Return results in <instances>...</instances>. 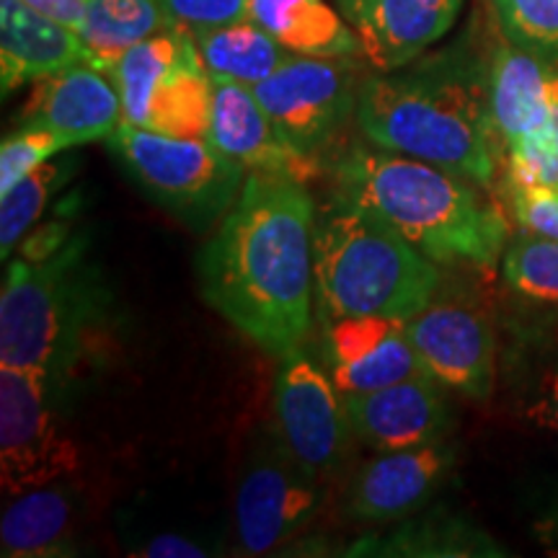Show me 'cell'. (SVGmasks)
Wrapping results in <instances>:
<instances>
[{
	"label": "cell",
	"instance_id": "cell-1",
	"mask_svg": "<svg viewBox=\"0 0 558 558\" xmlns=\"http://www.w3.org/2000/svg\"><path fill=\"white\" fill-rule=\"evenodd\" d=\"M305 186L248 173L197 256L202 298L271 357L295 352L311 329L316 205Z\"/></svg>",
	"mask_w": 558,
	"mask_h": 558
},
{
	"label": "cell",
	"instance_id": "cell-2",
	"mask_svg": "<svg viewBox=\"0 0 558 558\" xmlns=\"http://www.w3.org/2000/svg\"><path fill=\"white\" fill-rule=\"evenodd\" d=\"M354 120L367 143L492 190L505 145L488 109V60L452 50L362 81Z\"/></svg>",
	"mask_w": 558,
	"mask_h": 558
},
{
	"label": "cell",
	"instance_id": "cell-3",
	"mask_svg": "<svg viewBox=\"0 0 558 558\" xmlns=\"http://www.w3.org/2000/svg\"><path fill=\"white\" fill-rule=\"evenodd\" d=\"M331 177L333 197L388 222L439 267L494 271L501 264L509 222L484 186L373 143L341 150Z\"/></svg>",
	"mask_w": 558,
	"mask_h": 558
},
{
	"label": "cell",
	"instance_id": "cell-4",
	"mask_svg": "<svg viewBox=\"0 0 558 558\" xmlns=\"http://www.w3.org/2000/svg\"><path fill=\"white\" fill-rule=\"evenodd\" d=\"M313 279L326 320H409L435 298L442 271L401 233L352 202L333 197L316 218Z\"/></svg>",
	"mask_w": 558,
	"mask_h": 558
},
{
	"label": "cell",
	"instance_id": "cell-5",
	"mask_svg": "<svg viewBox=\"0 0 558 558\" xmlns=\"http://www.w3.org/2000/svg\"><path fill=\"white\" fill-rule=\"evenodd\" d=\"M96 305L86 243L62 241L45 256L11 262L0 292V365L62 367Z\"/></svg>",
	"mask_w": 558,
	"mask_h": 558
},
{
	"label": "cell",
	"instance_id": "cell-6",
	"mask_svg": "<svg viewBox=\"0 0 558 558\" xmlns=\"http://www.w3.org/2000/svg\"><path fill=\"white\" fill-rule=\"evenodd\" d=\"M107 145L143 192L192 230L226 218L248 177L207 137L160 135L122 120Z\"/></svg>",
	"mask_w": 558,
	"mask_h": 558
},
{
	"label": "cell",
	"instance_id": "cell-7",
	"mask_svg": "<svg viewBox=\"0 0 558 558\" xmlns=\"http://www.w3.org/2000/svg\"><path fill=\"white\" fill-rule=\"evenodd\" d=\"M124 122L171 137H207L213 75L190 29L169 26L111 68Z\"/></svg>",
	"mask_w": 558,
	"mask_h": 558
},
{
	"label": "cell",
	"instance_id": "cell-8",
	"mask_svg": "<svg viewBox=\"0 0 558 558\" xmlns=\"http://www.w3.org/2000/svg\"><path fill=\"white\" fill-rule=\"evenodd\" d=\"M411 347L427 375L452 393L488 401L497 388L499 339L492 305L476 290L439 284L435 298L407 320Z\"/></svg>",
	"mask_w": 558,
	"mask_h": 558
},
{
	"label": "cell",
	"instance_id": "cell-9",
	"mask_svg": "<svg viewBox=\"0 0 558 558\" xmlns=\"http://www.w3.org/2000/svg\"><path fill=\"white\" fill-rule=\"evenodd\" d=\"M50 375L0 365V486L5 497L73 476L81 450L54 414Z\"/></svg>",
	"mask_w": 558,
	"mask_h": 558
},
{
	"label": "cell",
	"instance_id": "cell-10",
	"mask_svg": "<svg viewBox=\"0 0 558 558\" xmlns=\"http://www.w3.org/2000/svg\"><path fill=\"white\" fill-rule=\"evenodd\" d=\"M324 507L320 476L295 458L282 437L254 445L235 488V535L246 556H264L295 541Z\"/></svg>",
	"mask_w": 558,
	"mask_h": 558
},
{
	"label": "cell",
	"instance_id": "cell-11",
	"mask_svg": "<svg viewBox=\"0 0 558 558\" xmlns=\"http://www.w3.org/2000/svg\"><path fill=\"white\" fill-rule=\"evenodd\" d=\"M349 58H305L292 54L254 94L292 148L318 158L337 132L357 111L360 86Z\"/></svg>",
	"mask_w": 558,
	"mask_h": 558
},
{
	"label": "cell",
	"instance_id": "cell-12",
	"mask_svg": "<svg viewBox=\"0 0 558 558\" xmlns=\"http://www.w3.org/2000/svg\"><path fill=\"white\" fill-rule=\"evenodd\" d=\"M275 378V416L282 442L316 476H333L352 450L344 396L331 375L303 349L279 357Z\"/></svg>",
	"mask_w": 558,
	"mask_h": 558
},
{
	"label": "cell",
	"instance_id": "cell-13",
	"mask_svg": "<svg viewBox=\"0 0 558 558\" xmlns=\"http://www.w3.org/2000/svg\"><path fill=\"white\" fill-rule=\"evenodd\" d=\"M456 460L458 448L450 437L418 448L375 452L349 488V514L380 525L422 512L445 486Z\"/></svg>",
	"mask_w": 558,
	"mask_h": 558
},
{
	"label": "cell",
	"instance_id": "cell-14",
	"mask_svg": "<svg viewBox=\"0 0 558 558\" xmlns=\"http://www.w3.org/2000/svg\"><path fill=\"white\" fill-rule=\"evenodd\" d=\"M442 383L416 375L369 393L344 396L349 427L373 452L418 448L450 437L452 409Z\"/></svg>",
	"mask_w": 558,
	"mask_h": 558
},
{
	"label": "cell",
	"instance_id": "cell-15",
	"mask_svg": "<svg viewBox=\"0 0 558 558\" xmlns=\"http://www.w3.org/2000/svg\"><path fill=\"white\" fill-rule=\"evenodd\" d=\"M324 357L326 373L341 396L369 393L427 375L409 341L407 320L396 318L349 316L326 320Z\"/></svg>",
	"mask_w": 558,
	"mask_h": 558
},
{
	"label": "cell",
	"instance_id": "cell-16",
	"mask_svg": "<svg viewBox=\"0 0 558 558\" xmlns=\"http://www.w3.org/2000/svg\"><path fill=\"white\" fill-rule=\"evenodd\" d=\"M360 39V58L378 73L407 68L448 34L463 0H337Z\"/></svg>",
	"mask_w": 558,
	"mask_h": 558
},
{
	"label": "cell",
	"instance_id": "cell-17",
	"mask_svg": "<svg viewBox=\"0 0 558 558\" xmlns=\"http://www.w3.org/2000/svg\"><path fill=\"white\" fill-rule=\"evenodd\" d=\"M207 140L246 173H277L308 184L324 163L305 156L279 135L254 88L235 81H213V114Z\"/></svg>",
	"mask_w": 558,
	"mask_h": 558
},
{
	"label": "cell",
	"instance_id": "cell-18",
	"mask_svg": "<svg viewBox=\"0 0 558 558\" xmlns=\"http://www.w3.org/2000/svg\"><path fill=\"white\" fill-rule=\"evenodd\" d=\"M122 120V99L114 81L88 62H75L34 83L32 99L21 111V124L50 130L73 148L109 140Z\"/></svg>",
	"mask_w": 558,
	"mask_h": 558
},
{
	"label": "cell",
	"instance_id": "cell-19",
	"mask_svg": "<svg viewBox=\"0 0 558 558\" xmlns=\"http://www.w3.org/2000/svg\"><path fill=\"white\" fill-rule=\"evenodd\" d=\"M558 101V60L505 39L488 58V109L501 145L525 137Z\"/></svg>",
	"mask_w": 558,
	"mask_h": 558
},
{
	"label": "cell",
	"instance_id": "cell-20",
	"mask_svg": "<svg viewBox=\"0 0 558 558\" xmlns=\"http://www.w3.org/2000/svg\"><path fill=\"white\" fill-rule=\"evenodd\" d=\"M75 62H86V47L78 32L41 16L24 0H0V88H3V96Z\"/></svg>",
	"mask_w": 558,
	"mask_h": 558
},
{
	"label": "cell",
	"instance_id": "cell-21",
	"mask_svg": "<svg viewBox=\"0 0 558 558\" xmlns=\"http://www.w3.org/2000/svg\"><path fill=\"white\" fill-rule=\"evenodd\" d=\"M54 484L13 497L0 520V554L5 558L73 556L78 501L73 492Z\"/></svg>",
	"mask_w": 558,
	"mask_h": 558
},
{
	"label": "cell",
	"instance_id": "cell-22",
	"mask_svg": "<svg viewBox=\"0 0 558 558\" xmlns=\"http://www.w3.org/2000/svg\"><path fill=\"white\" fill-rule=\"evenodd\" d=\"M251 19L284 50L305 58H354L360 39L326 0H251Z\"/></svg>",
	"mask_w": 558,
	"mask_h": 558
},
{
	"label": "cell",
	"instance_id": "cell-23",
	"mask_svg": "<svg viewBox=\"0 0 558 558\" xmlns=\"http://www.w3.org/2000/svg\"><path fill=\"white\" fill-rule=\"evenodd\" d=\"M177 26L158 0H88L78 37L88 65L111 73L132 47Z\"/></svg>",
	"mask_w": 558,
	"mask_h": 558
},
{
	"label": "cell",
	"instance_id": "cell-24",
	"mask_svg": "<svg viewBox=\"0 0 558 558\" xmlns=\"http://www.w3.org/2000/svg\"><path fill=\"white\" fill-rule=\"evenodd\" d=\"M194 41L213 81H235L251 88L292 58L254 19L194 32Z\"/></svg>",
	"mask_w": 558,
	"mask_h": 558
},
{
	"label": "cell",
	"instance_id": "cell-25",
	"mask_svg": "<svg viewBox=\"0 0 558 558\" xmlns=\"http://www.w3.org/2000/svg\"><path fill=\"white\" fill-rule=\"evenodd\" d=\"M347 556H505L497 543L452 514H427L403 522L386 538H365Z\"/></svg>",
	"mask_w": 558,
	"mask_h": 558
},
{
	"label": "cell",
	"instance_id": "cell-26",
	"mask_svg": "<svg viewBox=\"0 0 558 558\" xmlns=\"http://www.w3.org/2000/svg\"><path fill=\"white\" fill-rule=\"evenodd\" d=\"M514 403L533 427L558 435V331L522 339L512 369Z\"/></svg>",
	"mask_w": 558,
	"mask_h": 558
},
{
	"label": "cell",
	"instance_id": "cell-27",
	"mask_svg": "<svg viewBox=\"0 0 558 558\" xmlns=\"http://www.w3.org/2000/svg\"><path fill=\"white\" fill-rule=\"evenodd\" d=\"M501 279L522 303L558 311V241L520 230L501 256Z\"/></svg>",
	"mask_w": 558,
	"mask_h": 558
},
{
	"label": "cell",
	"instance_id": "cell-28",
	"mask_svg": "<svg viewBox=\"0 0 558 558\" xmlns=\"http://www.w3.org/2000/svg\"><path fill=\"white\" fill-rule=\"evenodd\" d=\"M73 173L70 160H47L39 169L26 173L19 184L0 194V256L11 259L13 248L37 226L45 215L47 202Z\"/></svg>",
	"mask_w": 558,
	"mask_h": 558
},
{
	"label": "cell",
	"instance_id": "cell-29",
	"mask_svg": "<svg viewBox=\"0 0 558 558\" xmlns=\"http://www.w3.org/2000/svg\"><path fill=\"white\" fill-rule=\"evenodd\" d=\"M501 186H522L558 197V101L538 128L507 145Z\"/></svg>",
	"mask_w": 558,
	"mask_h": 558
},
{
	"label": "cell",
	"instance_id": "cell-30",
	"mask_svg": "<svg viewBox=\"0 0 558 558\" xmlns=\"http://www.w3.org/2000/svg\"><path fill=\"white\" fill-rule=\"evenodd\" d=\"M492 5L505 39L558 60V0H492Z\"/></svg>",
	"mask_w": 558,
	"mask_h": 558
},
{
	"label": "cell",
	"instance_id": "cell-31",
	"mask_svg": "<svg viewBox=\"0 0 558 558\" xmlns=\"http://www.w3.org/2000/svg\"><path fill=\"white\" fill-rule=\"evenodd\" d=\"M70 148L73 145L68 140H62L50 130L21 124L19 130L5 135L3 145H0V194L9 192L26 173L39 169L41 163H47V160H52Z\"/></svg>",
	"mask_w": 558,
	"mask_h": 558
},
{
	"label": "cell",
	"instance_id": "cell-32",
	"mask_svg": "<svg viewBox=\"0 0 558 558\" xmlns=\"http://www.w3.org/2000/svg\"><path fill=\"white\" fill-rule=\"evenodd\" d=\"M181 29L202 32L251 19V0H158Z\"/></svg>",
	"mask_w": 558,
	"mask_h": 558
},
{
	"label": "cell",
	"instance_id": "cell-33",
	"mask_svg": "<svg viewBox=\"0 0 558 558\" xmlns=\"http://www.w3.org/2000/svg\"><path fill=\"white\" fill-rule=\"evenodd\" d=\"M512 209L514 226L525 233L558 241V197L548 192L522 190V186H501Z\"/></svg>",
	"mask_w": 558,
	"mask_h": 558
},
{
	"label": "cell",
	"instance_id": "cell-34",
	"mask_svg": "<svg viewBox=\"0 0 558 558\" xmlns=\"http://www.w3.org/2000/svg\"><path fill=\"white\" fill-rule=\"evenodd\" d=\"M215 550H207L199 541L184 538L177 533H160L156 538H150L143 548L132 550V556H145V558H205L213 556Z\"/></svg>",
	"mask_w": 558,
	"mask_h": 558
},
{
	"label": "cell",
	"instance_id": "cell-35",
	"mask_svg": "<svg viewBox=\"0 0 558 558\" xmlns=\"http://www.w3.org/2000/svg\"><path fill=\"white\" fill-rule=\"evenodd\" d=\"M24 3L73 32L81 29L88 9V0H24Z\"/></svg>",
	"mask_w": 558,
	"mask_h": 558
},
{
	"label": "cell",
	"instance_id": "cell-36",
	"mask_svg": "<svg viewBox=\"0 0 558 558\" xmlns=\"http://www.w3.org/2000/svg\"><path fill=\"white\" fill-rule=\"evenodd\" d=\"M533 533L546 554L558 556V492L546 501L538 518L533 520Z\"/></svg>",
	"mask_w": 558,
	"mask_h": 558
}]
</instances>
